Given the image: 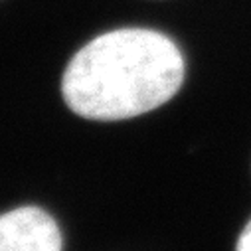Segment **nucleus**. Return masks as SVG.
Listing matches in <instances>:
<instances>
[{"label": "nucleus", "instance_id": "7ed1b4c3", "mask_svg": "<svg viewBox=\"0 0 251 251\" xmlns=\"http://www.w3.org/2000/svg\"><path fill=\"white\" fill-rule=\"evenodd\" d=\"M237 251H251V222L245 226V229H243L241 235H239Z\"/></svg>", "mask_w": 251, "mask_h": 251}, {"label": "nucleus", "instance_id": "f03ea898", "mask_svg": "<svg viewBox=\"0 0 251 251\" xmlns=\"http://www.w3.org/2000/svg\"><path fill=\"white\" fill-rule=\"evenodd\" d=\"M0 251H61V233L55 220L26 206L0 216Z\"/></svg>", "mask_w": 251, "mask_h": 251}, {"label": "nucleus", "instance_id": "f257e3e1", "mask_svg": "<svg viewBox=\"0 0 251 251\" xmlns=\"http://www.w3.org/2000/svg\"><path fill=\"white\" fill-rule=\"evenodd\" d=\"M182 81L184 57L170 38L123 28L97 36L72 57L61 93L79 117L121 121L164 105Z\"/></svg>", "mask_w": 251, "mask_h": 251}]
</instances>
